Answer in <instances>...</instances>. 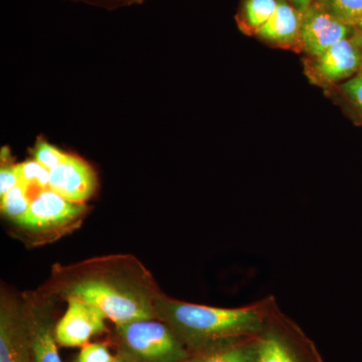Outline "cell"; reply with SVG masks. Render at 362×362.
<instances>
[{
  "instance_id": "obj_1",
  "label": "cell",
  "mask_w": 362,
  "mask_h": 362,
  "mask_svg": "<svg viewBox=\"0 0 362 362\" xmlns=\"http://www.w3.org/2000/svg\"><path fill=\"white\" fill-rule=\"evenodd\" d=\"M42 289L58 300L93 305L114 324L157 318L156 302L161 293L142 262L123 254L54 265Z\"/></svg>"
},
{
  "instance_id": "obj_2",
  "label": "cell",
  "mask_w": 362,
  "mask_h": 362,
  "mask_svg": "<svg viewBox=\"0 0 362 362\" xmlns=\"http://www.w3.org/2000/svg\"><path fill=\"white\" fill-rule=\"evenodd\" d=\"M279 306L274 296L237 308L180 301L160 293L157 318L168 324L192 354L223 343L257 337Z\"/></svg>"
},
{
  "instance_id": "obj_3",
  "label": "cell",
  "mask_w": 362,
  "mask_h": 362,
  "mask_svg": "<svg viewBox=\"0 0 362 362\" xmlns=\"http://www.w3.org/2000/svg\"><path fill=\"white\" fill-rule=\"evenodd\" d=\"M119 347L138 362H183L192 352L160 319H143L115 324Z\"/></svg>"
},
{
  "instance_id": "obj_4",
  "label": "cell",
  "mask_w": 362,
  "mask_h": 362,
  "mask_svg": "<svg viewBox=\"0 0 362 362\" xmlns=\"http://www.w3.org/2000/svg\"><path fill=\"white\" fill-rule=\"evenodd\" d=\"M86 211L85 204L69 201L47 188L33 195L30 213L21 228L35 245L52 242L77 228Z\"/></svg>"
},
{
  "instance_id": "obj_5",
  "label": "cell",
  "mask_w": 362,
  "mask_h": 362,
  "mask_svg": "<svg viewBox=\"0 0 362 362\" xmlns=\"http://www.w3.org/2000/svg\"><path fill=\"white\" fill-rule=\"evenodd\" d=\"M254 362H322L303 330L277 307L257 335Z\"/></svg>"
},
{
  "instance_id": "obj_6",
  "label": "cell",
  "mask_w": 362,
  "mask_h": 362,
  "mask_svg": "<svg viewBox=\"0 0 362 362\" xmlns=\"http://www.w3.org/2000/svg\"><path fill=\"white\" fill-rule=\"evenodd\" d=\"M0 362H33L23 294L4 284L0 290Z\"/></svg>"
},
{
  "instance_id": "obj_7",
  "label": "cell",
  "mask_w": 362,
  "mask_h": 362,
  "mask_svg": "<svg viewBox=\"0 0 362 362\" xmlns=\"http://www.w3.org/2000/svg\"><path fill=\"white\" fill-rule=\"evenodd\" d=\"M25 315L30 326L33 362H63L54 337L57 298L40 289L23 293Z\"/></svg>"
},
{
  "instance_id": "obj_8",
  "label": "cell",
  "mask_w": 362,
  "mask_h": 362,
  "mask_svg": "<svg viewBox=\"0 0 362 362\" xmlns=\"http://www.w3.org/2000/svg\"><path fill=\"white\" fill-rule=\"evenodd\" d=\"M66 303L68 308L54 327L59 346L83 347L93 337L106 332L107 317L97 307L80 300Z\"/></svg>"
},
{
  "instance_id": "obj_9",
  "label": "cell",
  "mask_w": 362,
  "mask_h": 362,
  "mask_svg": "<svg viewBox=\"0 0 362 362\" xmlns=\"http://www.w3.org/2000/svg\"><path fill=\"white\" fill-rule=\"evenodd\" d=\"M352 28L332 14L312 4L302 13L300 44L309 56L317 59L340 40L349 37Z\"/></svg>"
},
{
  "instance_id": "obj_10",
  "label": "cell",
  "mask_w": 362,
  "mask_h": 362,
  "mask_svg": "<svg viewBox=\"0 0 362 362\" xmlns=\"http://www.w3.org/2000/svg\"><path fill=\"white\" fill-rule=\"evenodd\" d=\"M361 69V44L354 37H346L314 59L312 75L321 84L329 85L354 77Z\"/></svg>"
},
{
  "instance_id": "obj_11",
  "label": "cell",
  "mask_w": 362,
  "mask_h": 362,
  "mask_svg": "<svg viewBox=\"0 0 362 362\" xmlns=\"http://www.w3.org/2000/svg\"><path fill=\"white\" fill-rule=\"evenodd\" d=\"M49 188L69 201L85 204L96 192L97 176L87 162L68 154L51 170Z\"/></svg>"
},
{
  "instance_id": "obj_12",
  "label": "cell",
  "mask_w": 362,
  "mask_h": 362,
  "mask_svg": "<svg viewBox=\"0 0 362 362\" xmlns=\"http://www.w3.org/2000/svg\"><path fill=\"white\" fill-rule=\"evenodd\" d=\"M302 13L288 0H278L275 13L265 25L259 28L256 35L266 42L283 47H290L300 42Z\"/></svg>"
},
{
  "instance_id": "obj_13",
  "label": "cell",
  "mask_w": 362,
  "mask_h": 362,
  "mask_svg": "<svg viewBox=\"0 0 362 362\" xmlns=\"http://www.w3.org/2000/svg\"><path fill=\"white\" fill-rule=\"evenodd\" d=\"M257 337L223 343L194 352L183 362H254Z\"/></svg>"
},
{
  "instance_id": "obj_14",
  "label": "cell",
  "mask_w": 362,
  "mask_h": 362,
  "mask_svg": "<svg viewBox=\"0 0 362 362\" xmlns=\"http://www.w3.org/2000/svg\"><path fill=\"white\" fill-rule=\"evenodd\" d=\"M30 204L32 199L30 197V192L25 185L18 183L16 187L1 197L0 209L4 218L21 228L30 213Z\"/></svg>"
},
{
  "instance_id": "obj_15",
  "label": "cell",
  "mask_w": 362,
  "mask_h": 362,
  "mask_svg": "<svg viewBox=\"0 0 362 362\" xmlns=\"http://www.w3.org/2000/svg\"><path fill=\"white\" fill-rule=\"evenodd\" d=\"M313 4L324 9L351 28H361L362 0H313Z\"/></svg>"
},
{
  "instance_id": "obj_16",
  "label": "cell",
  "mask_w": 362,
  "mask_h": 362,
  "mask_svg": "<svg viewBox=\"0 0 362 362\" xmlns=\"http://www.w3.org/2000/svg\"><path fill=\"white\" fill-rule=\"evenodd\" d=\"M20 183L28 188V192L35 189L37 192L49 188L51 171L42 166L37 160H28L18 164Z\"/></svg>"
},
{
  "instance_id": "obj_17",
  "label": "cell",
  "mask_w": 362,
  "mask_h": 362,
  "mask_svg": "<svg viewBox=\"0 0 362 362\" xmlns=\"http://www.w3.org/2000/svg\"><path fill=\"white\" fill-rule=\"evenodd\" d=\"M277 6L278 0H247L244 16L247 26L256 33L270 20Z\"/></svg>"
},
{
  "instance_id": "obj_18",
  "label": "cell",
  "mask_w": 362,
  "mask_h": 362,
  "mask_svg": "<svg viewBox=\"0 0 362 362\" xmlns=\"http://www.w3.org/2000/svg\"><path fill=\"white\" fill-rule=\"evenodd\" d=\"M68 154L63 153L56 147L45 141L37 142L35 149V160L39 162L49 171L56 168L64 160Z\"/></svg>"
},
{
  "instance_id": "obj_19",
  "label": "cell",
  "mask_w": 362,
  "mask_h": 362,
  "mask_svg": "<svg viewBox=\"0 0 362 362\" xmlns=\"http://www.w3.org/2000/svg\"><path fill=\"white\" fill-rule=\"evenodd\" d=\"M114 356L106 343L89 342L81 349L74 362H112Z\"/></svg>"
},
{
  "instance_id": "obj_20",
  "label": "cell",
  "mask_w": 362,
  "mask_h": 362,
  "mask_svg": "<svg viewBox=\"0 0 362 362\" xmlns=\"http://www.w3.org/2000/svg\"><path fill=\"white\" fill-rule=\"evenodd\" d=\"M7 156L8 152H4L2 150L1 169H0V197H1L20 183L18 168L13 164L7 163Z\"/></svg>"
},
{
  "instance_id": "obj_21",
  "label": "cell",
  "mask_w": 362,
  "mask_h": 362,
  "mask_svg": "<svg viewBox=\"0 0 362 362\" xmlns=\"http://www.w3.org/2000/svg\"><path fill=\"white\" fill-rule=\"evenodd\" d=\"M341 89L362 114V71L345 82Z\"/></svg>"
},
{
  "instance_id": "obj_22",
  "label": "cell",
  "mask_w": 362,
  "mask_h": 362,
  "mask_svg": "<svg viewBox=\"0 0 362 362\" xmlns=\"http://www.w3.org/2000/svg\"><path fill=\"white\" fill-rule=\"evenodd\" d=\"M112 362H138V361L127 350L119 347L118 351H117Z\"/></svg>"
},
{
  "instance_id": "obj_23",
  "label": "cell",
  "mask_w": 362,
  "mask_h": 362,
  "mask_svg": "<svg viewBox=\"0 0 362 362\" xmlns=\"http://www.w3.org/2000/svg\"><path fill=\"white\" fill-rule=\"evenodd\" d=\"M288 1L293 6L296 7L301 13H305L311 6V4H313V0H288Z\"/></svg>"
},
{
  "instance_id": "obj_24",
  "label": "cell",
  "mask_w": 362,
  "mask_h": 362,
  "mask_svg": "<svg viewBox=\"0 0 362 362\" xmlns=\"http://www.w3.org/2000/svg\"><path fill=\"white\" fill-rule=\"evenodd\" d=\"M361 28V30H362V23H361V28Z\"/></svg>"
},
{
  "instance_id": "obj_25",
  "label": "cell",
  "mask_w": 362,
  "mask_h": 362,
  "mask_svg": "<svg viewBox=\"0 0 362 362\" xmlns=\"http://www.w3.org/2000/svg\"><path fill=\"white\" fill-rule=\"evenodd\" d=\"M361 49H362V42H361ZM361 71H362V69H361Z\"/></svg>"
}]
</instances>
